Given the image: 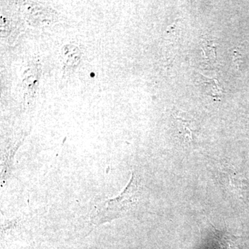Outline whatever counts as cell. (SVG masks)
<instances>
[{
	"mask_svg": "<svg viewBox=\"0 0 249 249\" xmlns=\"http://www.w3.org/2000/svg\"><path fill=\"white\" fill-rule=\"evenodd\" d=\"M62 54L65 57V62L70 66H74L80 61L81 53L79 49L72 45H67L62 49Z\"/></svg>",
	"mask_w": 249,
	"mask_h": 249,
	"instance_id": "7a4b0ae2",
	"label": "cell"
},
{
	"mask_svg": "<svg viewBox=\"0 0 249 249\" xmlns=\"http://www.w3.org/2000/svg\"><path fill=\"white\" fill-rule=\"evenodd\" d=\"M139 196L138 180L132 173L128 184L119 196L105 199L95 206L91 217V223L95 226H99L124 217L138 202Z\"/></svg>",
	"mask_w": 249,
	"mask_h": 249,
	"instance_id": "6da1fadb",
	"label": "cell"
}]
</instances>
